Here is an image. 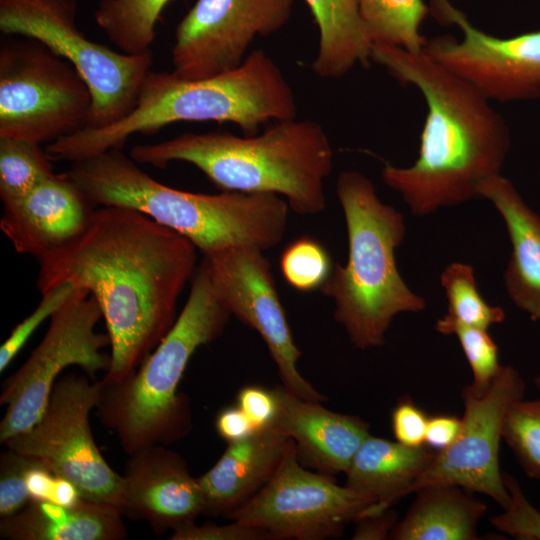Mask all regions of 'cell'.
I'll return each instance as SVG.
<instances>
[{
  "instance_id": "obj_1",
  "label": "cell",
  "mask_w": 540,
  "mask_h": 540,
  "mask_svg": "<svg viewBox=\"0 0 540 540\" xmlns=\"http://www.w3.org/2000/svg\"><path fill=\"white\" fill-rule=\"evenodd\" d=\"M197 248L133 209L96 208L86 230L39 260L37 289L71 282L98 303L110 339L100 381L127 379L177 319V303L196 270Z\"/></svg>"
},
{
  "instance_id": "obj_2",
  "label": "cell",
  "mask_w": 540,
  "mask_h": 540,
  "mask_svg": "<svg viewBox=\"0 0 540 540\" xmlns=\"http://www.w3.org/2000/svg\"><path fill=\"white\" fill-rule=\"evenodd\" d=\"M371 60L402 84L415 86L427 105L417 159L407 167L385 164L383 182L400 194L414 216L478 198V186L501 174L510 150L504 117L424 51L374 43Z\"/></svg>"
},
{
  "instance_id": "obj_3",
  "label": "cell",
  "mask_w": 540,
  "mask_h": 540,
  "mask_svg": "<svg viewBox=\"0 0 540 540\" xmlns=\"http://www.w3.org/2000/svg\"><path fill=\"white\" fill-rule=\"evenodd\" d=\"M296 113L291 86L273 59L258 49L239 67L209 78L184 80L172 72L150 70L126 117L63 136L46 151L52 160L73 163L121 148L134 134L154 133L179 121L231 122L252 136L261 124L295 119Z\"/></svg>"
},
{
  "instance_id": "obj_4",
  "label": "cell",
  "mask_w": 540,
  "mask_h": 540,
  "mask_svg": "<svg viewBox=\"0 0 540 540\" xmlns=\"http://www.w3.org/2000/svg\"><path fill=\"white\" fill-rule=\"evenodd\" d=\"M112 148L65 172L95 206L138 211L188 239L203 256L234 247L273 248L283 239L289 205L273 193L183 191L157 181Z\"/></svg>"
},
{
  "instance_id": "obj_5",
  "label": "cell",
  "mask_w": 540,
  "mask_h": 540,
  "mask_svg": "<svg viewBox=\"0 0 540 540\" xmlns=\"http://www.w3.org/2000/svg\"><path fill=\"white\" fill-rule=\"evenodd\" d=\"M130 157L157 168L175 161L192 164L222 191L277 194L300 215L325 209L324 182L334 165L327 133L308 119L277 121L260 135L244 137L185 133L137 144Z\"/></svg>"
},
{
  "instance_id": "obj_6",
  "label": "cell",
  "mask_w": 540,
  "mask_h": 540,
  "mask_svg": "<svg viewBox=\"0 0 540 540\" xmlns=\"http://www.w3.org/2000/svg\"><path fill=\"white\" fill-rule=\"evenodd\" d=\"M337 197L346 223L348 259L345 265L335 263L320 290L334 301V318L356 348L378 347L396 315L419 313L427 305L397 267L396 249L406 235L404 215L383 203L372 181L358 171L339 173Z\"/></svg>"
},
{
  "instance_id": "obj_7",
  "label": "cell",
  "mask_w": 540,
  "mask_h": 540,
  "mask_svg": "<svg viewBox=\"0 0 540 540\" xmlns=\"http://www.w3.org/2000/svg\"><path fill=\"white\" fill-rule=\"evenodd\" d=\"M231 317L201 262L174 325L140 366L122 382L103 385L96 408L126 454L167 445L191 428L189 402L178 387L196 350L221 336Z\"/></svg>"
},
{
  "instance_id": "obj_8",
  "label": "cell",
  "mask_w": 540,
  "mask_h": 540,
  "mask_svg": "<svg viewBox=\"0 0 540 540\" xmlns=\"http://www.w3.org/2000/svg\"><path fill=\"white\" fill-rule=\"evenodd\" d=\"M76 15V0H0L1 32L35 39L69 61L92 95L86 127L102 128L135 108L152 52L128 54L91 41L77 27Z\"/></svg>"
},
{
  "instance_id": "obj_9",
  "label": "cell",
  "mask_w": 540,
  "mask_h": 540,
  "mask_svg": "<svg viewBox=\"0 0 540 540\" xmlns=\"http://www.w3.org/2000/svg\"><path fill=\"white\" fill-rule=\"evenodd\" d=\"M91 109L90 89L69 61L35 39L1 41L0 137L51 143L86 127Z\"/></svg>"
},
{
  "instance_id": "obj_10",
  "label": "cell",
  "mask_w": 540,
  "mask_h": 540,
  "mask_svg": "<svg viewBox=\"0 0 540 540\" xmlns=\"http://www.w3.org/2000/svg\"><path fill=\"white\" fill-rule=\"evenodd\" d=\"M101 390L100 381L92 382L84 375L61 376L36 424L2 444L74 483L83 499L122 513L123 476L103 458L89 423Z\"/></svg>"
},
{
  "instance_id": "obj_11",
  "label": "cell",
  "mask_w": 540,
  "mask_h": 540,
  "mask_svg": "<svg viewBox=\"0 0 540 540\" xmlns=\"http://www.w3.org/2000/svg\"><path fill=\"white\" fill-rule=\"evenodd\" d=\"M101 318L96 300L79 287L50 318L43 339L3 382L0 404L6 410L0 422L1 443L36 424L64 369L78 366L91 378L108 370L111 358L103 349L110 346V339L95 330Z\"/></svg>"
},
{
  "instance_id": "obj_12",
  "label": "cell",
  "mask_w": 540,
  "mask_h": 540,
  "mask_svg": "<svg viewBox=\"0 0 540 540\" xmlns=\"http://www.w3.org/2000/svg\"><path fill=\"white\" fill-rule=\"evenodd\" d=\"M375 503L332 475L306 469L292 440L270 480L227 518L263 529L271 539L325 540L340 537Z\"/></svg>"
},
{
  "instance_id": "obj_13",
  "label": "cell",
  "mask_w": 540,
  "mask_h": 540,
  "mask_svg": "<svg viewBox=\"0 0 540 540\" xmlns=\"http://www.w3.org/2000/svg\"><path fill=\"white\" fill-rule=\"evenodd\" d=\"M428 6L438 23L455 25L462 35L427 39L423 51L430 58L490 101L540 99V29L501 38L474 26L450 0H429Z\"/></svg>"
},
{
  "instance_id": "obj_14",
  "label": "cell",
  "mask_w": 540,
  "mask_h": 540,
  "mask_svg": "<svg viewBox=\"0 0 540 540\" xmlns=\"http://www.w3.org/2000/svg\"><path fill=\"white\" fill-rule=\"evenodd\" d=\"M525 382L512 366H502L488 389L475 393L462 390V426L455 442L436 452L410 493L433 485H455L490 497L505 508L509 494L499 466L503 426L510 406L524 398Z\"/></svg>"
},
{
  "instance_id": "obj_15",
  "label": "cell",
  "mask_w": 540,
  "mask_h": 540,
  "mask_svg": "<svg viewBox=\"0 0 540 540\" xmlns=\"http://www.w3.org/2000/svg\"><path fill=\"white\" fill-rule=\"evenodd\" d=\"M202 262L231 316L255 330L265 342L282 385L301 398L324 401L325 397L298 371L301 351L293 339L263 250L234 247L204 256Z\"/></svg>"
},
{
  "instance_id": "obj_16",
  "label": "cell",
  "mask_w": 540,
  "mask_h": 540,
  "mask_svg": "<svg viewBox=\"0 0 540 540\" xmlns=\"http://www.w3.org/2000/svg\"><path fill=\"white\" fill-rule=\"evenodd\" d=\"M294 0H197L176 28L172 73L184 80L239 67L256 37L283 28Z\"/></svg>"
},
{
  "instance_id": "obj_17",
  "label": "cell",
  "mask_w": 540,
  "mask_h": 540,
  "mask_svg": "<svg viewBox=\"0 0 540 540\" xmlns=\"http://www.w3.org/2000/svg\"><path fill=\"white\" fill-rule=\"evenodd\" d=\"M122 476V514L146 521L157 534L195 522L203 514L198 479L185 459L165 445L129 454Z\"/></svg>"
},
{
  "instance_id": "obj_18",
  "label": "cell",
  "mask_w": 540,
  "mask_h": 540,
  "mask_svg": "<svg viewBox=\"0 0 540 540\" xmlns=\"http://www.w3.org/2000/svg\"><path fill=\"white\" fill-rule=\"evenodd\" d=\"M95 209L66 173L54 174L24 196L2 201L0 229L18 253L39 261L82 235Z\"/></svg>"
},
{
  "instance_id": "obj_19",
  "label": "cell",
  "mask_w": 540,
  "mask_h": 540,
  "mask_svg": "<svg viewBox=\"0 0 540 540\" xmlns=\"http://www.w3.org/2000/svg\"><path fill=\"white\" fill-rule=\"evenodd\" d=\"M277 413L271 425L293 440L300 463L319 472L346 473L355 453L370 435L358 416L334 412L301 398L283 385L273 389Z\"/></svg>"
},
{
  "instance_id": "obj_20",
  "label": "cell",
  "mask_w": 540,
  "mask_h": 540,
  "mask_svg": "<svg viewBox=\"0 0 540 540\" xmlns=\"http://www.w3.org/2000/svg\"><path fill=\"white\" fill-rule=\"evenodd\" d=\"M291 441L269 427L228 444L218 461L197 478L203 515L227 518L255 495L276 472Z\"/></svg>"
},
{
  "instance_id": "obj_21",
  "label": "cell",
  "mask_w": 540,
  "mask_h": 540,
  "mask_svg": "<svg viewBox=\"0 0 540 540\" xmlns=\"http://www.w3.org/2000/svg\"><path fill=\"white\" fill-rule=\"evenodd\" d=\"M477 195L492 203L507 229L511 243L503 275L507 295L533 321H540V215L502 174L481 182Z\"/></svg>"
},
{
  "instance_id": "obj_22",
  "label": "cell",
  "mask_w": 540,
  "mask_h": 540,
  "mask_svg": "<svg viewBox=\"0 0 540 540\" xmlns=\"http://www.w3.org/2000/svg\"><path fill=\"white\" fill-rule=\"evenodd\" d=\"M123 514L116 508L82 499L73 506L30 501L0 520L6 540H121L127 535Z\"/></svg>"
},
{
  "instance_id": "obj_23",
  "label": "cell",
  "mask_w": 540,
  "mask_h": 540,
  "mask_svg": "<svg viewBox=\"0 0 540 540\" xmlns=\"http://www.w3.org/2000/svg\"><path fill=\"white\" fill-rule=\"evenodd\" d=\"M435 454L425 445L410 447L370 434L345 473V485L376 501L367 516L379 514L409 495L414 481Z\"/></svg>"
},
{
  "instance_id": "obj_24",
  "label": "cell",
  "mask_w": 540,
  "mask_h": 540,
  "mask_svg": "<svg viewBox=\"0 0 540 540\" xmlns=\"http://www.w3.org/2000/svg\"><path fill=\"white\" fill-rule=\"evenodd\" d=\"M455 485H433L415 493L414 502L398 520L393 540H477L485 503Z\"/></svg>"
},
{
  "instance_id": "obj_25",
  "label": "cell",
  "mask_w": 540,
  "mask_h": 540,
  "mask_svg": "<svg viewBox=\"0 0 540 540\" xmlns=\"http://www.w3.org/2000/svg\"><path fill=\"white\" fill-rule=\"evenodd\" d=\"M319 29L313 72L337 79L357 64L368 66L373 40L361 15L359 0H305Z\"/></svg>"
},
{
  "instance_id": "obj_26",
  "label": "cell",
  "mask_w": 540,
  "mask_h": 540,
  "mask_svg": "<svg viewBox=\"0 0 540 540\" xmlns=\"http://www.w3.org/2000/svg\"><path fill=\"white\" fill-rule=\"evenodd\" d=\"M170 1L101 0L94 12V19L120 51L144 53L150 51L157 22Z\"/></svg>"
},
{
  "instance_id": "obj_27",
  "label": "cell",
  "mask_w": 540,
  "mask_h": 540,
  "mask_svg": "<svg viewBox=\"0 0 540 540\" xmlns=\"http://www.w3.org/2000/svg\"><path fill=\"white\" fill-rule=\"evenodd\" d=\"M359 6L374 43L423 51L427 39L420 27L430 14L424 0H359Z\"/></svg>"
},
{
  "instance_id": "obj_28",
  "label": "cell",
  "mask_w": 540,
  "mask_h": 540,
  "mask_svg": "<svg viewBox=\"0 0 540 540\" xmlns=\"http://www.w3.org/2000/svg\"><path fill=\"white\" fill-rule=\"evenodd\" d=\"M52 159L39 143L0 137V198L24 196L54 175Z\"/></svg>"
},
{
  "instance_id": "obj_29",
  "label": "cell",
  "mask_w": 540,
  "mask_h": 540,
  "mask_svg": "<svg viewBox=\"0 0 540 540\" xmlns=\"http://www.w3.org/2000/svg\"><path fill=\"white\" fill-rule=\"evenodd\" d=\"M440 282L448 301L446 318L487 330L504 321V310L489 305L479 293L471 265L450 263L441 273Z\"/></svg>"
},
{
  "instance_id": "obj_30",
  "label": "cell",
  "mask_w": 540,
  "mask_h": 540,
  "mask_svg": "<svg viewBox=\"0 0 540 540\" xmlns=\"http://www.w3.org/2000/svg\"><path fill=\"white\" fill-rule=\"evenodd\" d=\"M334 265L326 247L309 236L291 241L282 251L279 263L286 283L299 292L321 289Z\"/></svg>"
},
{
  "instance_id": "obj_31",
  "label": "cell",
  "mask_w": 540,
  "mask_h": 540,
  "mask_svg": "<svg viewBox=\"0 0 540 540\" xmlns=\"http://www.w3.org/2000/svg\"><path fill=\"white\" fill-rule=\"evenodd\" d=\"M503 440L525 474L540 481V397L515 401L505 417Z\"/></svg>"
},
{
  "instance_id": "obj_32",
  "label": "cell",
  "mask_w": 540,
  "mask_h": 540,
  "mask_svg": "<svg viewBox=\"0 0 540 540\" xmlns=\"http://www.w3.org/2000/svg\"><path fill=\"white\" fill-rule=\"evenodd\" d=\"M437 332L455 335L470 366L473 380L469 385L477 393H484L500 371L498 347L487 329L464 325L445 316L435 323Z\"/></svg>"
},
{
  "instance_id": "obj_33",
  "label": "cell",
  "mask_w": 540,
  "mask_h": 540,
  "mask_svg": "<svg viewBox=\"0 0 540 540\" xmlns=\"http://www.w3.org/2000/svg\"><path fill=\"white\" fill-rule=\"evenodd\" d=\"M77 287L64 282L41 293L42 298L36 308L11 331L0 348V371L3 372L24 346L33 332L48 318H51L73 296Z\"/></svg>"
},
{
  "instance_id": "obj_34",
  "label": "cell",
  "mask_w": 540,
  "mask_h": 540,
  "mask_svg": "<svg viewBox=\"0 0 540 540\" xmlns=\"http://www.w3.org/2000/svg\"><path fill=\"white\" fill-rule=\"evenodd\" d=\"M509 502L504 512L493 516L491 524L499 531L519 540H540V511L526 498L519 483L503 472Z\"/></svg>"
},
{
  "instance_id": "obj_35",
  "label": "cell",
  "mask_w": 540,
  "mask_h": 540,
  "mask_svg": "<svg viewBox=\"0 0 540 540\" xmlns=\"http://www.w3.org/2000/svg\"><path fill=\"white\" fill-rule=\"evenodd\" d=\"M34 464L30 458L8 448L0 457V517L13 515L30 501L26 477Z\"/></svg>"
},
{
  "instance_id": "obj_36",
  "label": "cell",
  "mask_w": 540,
  "mask_h": 540,
  "mask_svg": "<svg viewBox=\"0 0 540 540\" xmlns=\"http://www.w3.org/2000/svg\"><path fill=\"white\" fill-rule=\"evenodd\" d=\"M172 540H272L263 529L249 526L231 520L229 524L218 525L206 523L197 525L195 522L184 525L172 531Z\"/></svg>"
},
{
  "instance_id": "obj_37",
  "label": "cell",
  "mask_w": 540,
  "mask_h": 540,
  "mask_svg": "<svg viewBox=\"0 0 540 540\" xmlns=\"http://www.w3.org/2000/svg\"><path fill=\"white\" fill-rule=\"evenodd\" d=\"M428 418L412 399H400L391 413V429L395 440L410 447L425 445Z\"/></svg>"
},
{
  "instance_id": "obj_38",
  "label": "cell",
  "mask_w": 540,
  "mask_h": 540,
  "mask_svg": "<svg viewBox=\"0 0 540 540\" xmlns=\"http://www.w3.org/2000/svg\"><path fill=\"white\" fill-rule=\"evenodd\" d=\"M236 405L257 430L271 427L277 413V401L273 390L258 385L242 387L237 393Z\"/></svg>"
},
{
  "instance_id": "obj_39",
  "label": "cell",
  "mask_w": 540,
  "mask_h": 540,
  "mask_svg": "<svg viewBox=\"0 0 540 540\" xmlns=\"http://www.w3.org/2000/svg\"><path fill=\"white\" fill-rule=\"evenodd\" d=\"M215 429L228 444L242 441L258 431L237 405L226 407L218 413Z\"/></svg>"
},
{
  "instance_id": "obj_40",
  "label": "cell",
  "mask_w": 540,
  "mask_h": 540,
  "mask_svg": "<svg viewBox=\"0 0 540 540\" xmlns=\"http://www.w3.org/2000/svg\"><path fill=\"white\" fill-rule=\"evenodd\" d=\"M461 426V418L455 415L437 414L429 417L425 433V446L435 452L447 449L457 439Z\"/></svg>"
},
{
  "instance_id": "obj_41",
  "label": "cell",
  "mask_w": 540,
  "mask_h": 540,
  "mask_svg": "<svg viewBox=\"0 0 540 540\" xmlns=\"http://www.w3.org/2000/svg\"><path fill=\"white\" fill-rule=\"evenodd\" d=\"M398 522L397 514L391 508L356 521L351 539L353 540H385Z\"/></svg>"
},
{
  "instance_id": "obj_42",
  "label": "cell",
  "mask_w": 540,
  "mask_h": 540,
  "mask_svg": "<svg viewBox=\"0 0 540 540\" xmlns=\"http://www.w3.org/2000/svg\"><path fill=\"white\" fill-rule=\"evenodd\" d=\"M55 478V474L34 461L26 477L31 501H49Z\"/></svg>"
},
{
  "instance_id": "obj_43",
  "label": "cell",
  "mask_w": 540,
  "mask_h": 540,
  "mask_svg": "<svg viewBox=\"0 0 540 540\" xmlns=\"http://www.w3.org/2000/svg\"><path fill=\"white\" fill-rule=\"evenodd\" d=\"M82 499L80 491L74 483L56 476L49 502L62 506H73L78 504Z\"/></svg>"
},
{
  "instance_id": "obj_44",
  "label": "cell",
  "mask_w": 540,
  "mask_h": 540,
  "mask_svg": "<svg viewBox=\"0 0 540 540\" xmlns=\"http://www.w3.org/2000/svg\"><path fill=\"white\" fill-rule=\"evenodd\" d=\"M535 382H536V385L538 386V388L540 389V372L536 376Z\"/></svg>"
},
{
  "instance_id": "obj_45",
  "label": "cell",
  "mask_w": 540,
  "mask_h": 540,
  "mask_svg": "<svg viewBox=\"0 0 540 540\" xmlns=\"http://www.w3.org/2000/svg\"><path fill=\"white\" fill-rule=\"evenodd\" d=\"M539 176H540V170H539Z\"/></svg>"
}]
</instances>
